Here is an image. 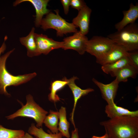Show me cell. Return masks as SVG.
<instances>
[{
  "mask_svg": "<svg viewBox=\"0 0 138 138\" xmlns=\"http://www.w3.org/2000/svg\"><path fill=\"white\" fill-rule=\"evenodd\" d=\"M108 138H138V117H116L100 123Z\"/></svg>",
  "mask_w": 138,
  "mask_h": 138,
  "instance_id": "cell-1",
  "label": "cell"
},
{
  "mask_svg": "<svg viewBox=\"0 0 138 138\" xmlns=\"http://www.w3.org/2000/svg\"><path fill=\"white\" fill-rule=\"evenodd\" d=\"M15 49L8 52L1 57L0 59V93L7 96L10 95L6 90V88L11 86H17L25 83L35 77L37 74L34 72L17 76L13 75L6 70V60Z\"/></svg>",
  "mask_w": 138,
  "mask_h": 138,
  "instance_id": "cell-2",
  "label": "cell"
},
{
  "mask_svg": "<svg viewBox=\"0 0 138 138\" xmlns=\"http://www.w3.org/2000/svg\"><path fill=\"white\" fill-rule=\"evenodd\" d=\"M114 43L124 48L128 52L138 50V25L135 22L107 36Z\"/></svg>",
  "mask_w": 138,
  "mask_h": 138,
  "instance_id": "cell-3",
  "label": "cell"
},
{
  "mask_svg": "<svg viewBox=\"0 0 138 138\" xmlns=\"http://www.w3.org/2000/svg\"><path fill=\"white\" fill-rule=\"evenodd\" d=\"M56 14L50 12L45 18H42L41 23V28L44 30L53 29L56 31L57 36L63 37L64 34L75 33L77 30L76 26L69 23L59 14V10H54Z\"/></svg>",
  "mask_w": 138,
  "mask_h": 138,
  "instance_id": "cell-4",
  "label": "cell"
},
{
  "mask_svg": "<svg viewBox=\"0 0 138 138\" xmlns=\"http://www.w3.org/2000/svg\"><path fill=\"white\" fill-rule=\"evenodd\" d=\"M26 104L16 112L6 117L8 119H13L18 117H28L33 119L37 123L36 126L42 127L43 121L48 112L43 109L34 101L30 94L26 96Z\"/></svg>",
  "mask_w": 138,
  "mask_h": 138,
  "instance_id": "cell-5",
  "label": "cell"
},
{
  "mask_svg": "<svg viewBox=\"0 0 138 138\" xmlns=\"http://www.w3.org/2000/svg\"><path fill=\"white\" fill-rule=\"evenodd\" d=\"M114 44L107 37L94 36L88 40L86 46V52L95 57L97 62L111 50Z\"/></svg>",
  "mask_w": 138,
  "mask_h": 138,
  "instance_id": "cell-6",
  "label": "cell"
},
{
  "mask_svg": "<svg viewBox=\"0 0 138 138\" xmlns=\"http://www.w3.org/2000/svg\"><path fill=\"white\" fill-rule=\"evenodd\" d=\"M88 38L79 31L75 33L72 36L65 38L63 39L64 50L72 49L76 51L80 54L83 55L86 52Z\"/></svg>",
  "mask_w": 138,
  "mask_h": 138,
  "instance_id": "cell-7",
  "label": "cell"
},
{
  "mask_svg": "<svg viewBox=\"0 0 138 138\" xmlns=\"http://www.w3.org/2000/svg\"><path fill=\"white\" fill-rule=\"evenodd\" d=\"M38 56L43 54H48L52 50L63 48L64 42L55 41L42 34L34 33Z\"/></svg>",
  "mask_w": 138,
  "mask_h": 138,
  "instance_id": "cell-8",
  "label": "cell"
},
{
  "mask_svg": "<svg viewBox=\"0 0 138 138\" xmlns=\"http://www.w3.org/2000/svg\"><path fill=\"white\" fill-rule=\"evenodd\" d=\"M93 82L99 88L102 98L108 105L114 103V100L117 95L119 83L115 79L110 83L104 84L93 78Z\"/></svg>",
  "mask_w": 138,
  "mask_h": 138,
  "instance_id": "cell-9",
  "label": "cell"
},
{
  "mask_svg": "<svg viewBox=\"0 0 138 138\" xmlns=\"http://www.w3.org/2000/svg\"><path fill=\"white\" fill-rule=\"evenodd\" d=\"M91 9L86 5L78 11L77 16L74 18L72 23L77 27L83 34L86 35L88 33Z\"/></svg>",
  "mask_w": 138,
  "mask_h": 138,
  "instance_id": "cell-10",
  "label": "cell"
},
{
  "mask_svg": "<svg viewBox=\"0 0 138 138\" xmlns=\"http://www.w3.org/2000/svg\"><path fill=\"white\" fill-rule=\"evenodd\" d=\"M67 82V84L71 90L74 98V104L72 112L71 115V121L72 123L75 128L74 120V114L76 106L79 99L82 96L87 95L88 93L94 91L93 89L89 88L86 89H82L77 86L75 84V81L78 79L77 77L73 76L68 79L66 77L63 78Z\"/></svg>",
  "mask_w": 138,
  "mask_h": 138,
  "instance_id": "cell-11",
  "label": "cell"
},
{
  "mask_svg": "<svg viewBox=\"0 0 138 138\" xmlns=\"http://www.w3.org/2000/svg\"><path fill=\"white\" fill-rule=\"evenodd\" d=\"M49 1V0H18L14 2L13 6H16L24 2H28L31 3L35 9V25L36 27H38L40 26L43 15H47L50 12V10L47 8Z\"/></svg>",
  "mask_w": 138,
  "mask_h": 138,
  "instance_id": "cell-12",
  "label": "cell"
},
{
  "mask_svg": "<svg viewBox=\"0 0 138 138\" xmlns=\"http://www.w3.org/2000/svg\"><path fill=\"white\" fill-rule=\"evenodd\" d=\"M128 53L123 47L114 43L111 50L96 62L101 65L110 63L128 56Z\"/></svg>",
  "mask_w": 138,
  "mask_h": 138,
  "instance_id": "cell-13",
  "label": "cell"
},
{
  "mask_svg": "<svg viewBox=\"0 0 138 138\" xmlns=\"http://www.w3.org/2000/svg\"><path fill=\"white\" fill-rule=\"evenodd\" d=\"M123 17L122 20L116 24L115 27L117 31L120 30L127 25L135 22L138 18V4L134 5L131 3L129 9L123 10Z\"/></svg>",
  "mask_w": 138,
  "mask_h": 138,
  "instance_id": "cell-14",
  "label": "cell"
},
{
  "mask_svg": "<svg viewBox=\"0 0 138 138\" xmlns=\"http://www.w3.org/2000/svg\"><path fill=\"white\" fill-rule=\"evenodd\" d=\"M105 111L110 119L124 116L138 117V110L130 111L117 106L114 103L111 105L107 104L105 107Z\"/></svg>",
  "mask_w": 138,
  "mask_h": 138,
  "instance_id": "cell-15",
  "label": "cell"
},
{
  "mask_svg": "<svg viewBox=\"0 0 138 138\" xmlns=\"http://www.w3.org/2000/svg\"><path fill=\"white\" fill-rule=\"evenodd\" d=\"M138 73V70L132 65L129 64L110 74L112 77H116V79L120 83L121 82H127L129 77L135 78Z\"/></svg>",
  "mask_w": 138,
  "mask_h": 138,
  "instance_id": "cell-16",
  "label": "cell"
},
{
  "mask_svg": "<svg viewBox=\"0 0 138 138\" xmlns=\"http://www.w3.org/2000/svg\"><path fill=\"white\" fill-rule=\"evenodd\" d=\"M34 28L33 27L28 36L19 38L21 43L27 48V56L30 57L38 56L34 38Z\"/></svg>",
  "mask_w": 138,
  "mask_h": 138,
  "instance_id": "cell-17",
  "label": "cell"
},
{
  "mask_svg": "<svg viewBox=\"0 0 138 138\" xmlns=\"http://www.w3.org/2000/svg\"><path fill=\"white\" fill-rule=\"evenodd\" d=\"M129 64L132 65L128 56L113 62L102 65L101 69L105 73L110 74Z\"/></svg>",
  "mask_w": 138,
  "mask_h": 138,
  "instance_id": "cell-18",
  "label": "cell"
},
{
  "mask_svg": "<svg viewBox=\"0 0 138 138\" xmlns=\"http://www.w3.org/2000/svg\"><path fill=\"white\" fill-rule=\"evenodd\" d=\"M58 112L59 120L58 123V131L63 136L70 138V135L69 129L70 124L67 119L66 108L62 106Z\"/></svg>",
  "mask_w": 138,
  "mask_h": 138,
  "instance_id": "cell-19",
  "label": "cell"
},
{
  "mask_svg": "<svg viewBox=\"0 0 138 138\" xmlns=\"http://www.w3.org/2000/svg\"><path fill=\"white\" fill-rule=\"evenodd\" d=\"M48 132V133L45 132L41 128L37 127L34 123L31 124L28 130L30 134L36 138H62L63 137L59 132L56 133H52L49 130Z\"/></svg>",
  "mask_w": 138,
  "mask_h": 138,
  "instance_id": "cell-20",
  "label": "cell"
},
{
  "mask_svg": "<svg viewBox=\"0 0 138 138\" xmlns=\"http://www.w3.org/2000/svg\"><path fill=\"white\" fill-rule=\"evenodd\" d=\"M59 119L58 112L50 110L49 114L45 118L43 123L52 133H57L59 132L58 127Z\"/></svg>",
  "mask_w": 138,
  "mask_h": 138,
  "instance_id": "cell-21",
  "label": "cell"
},
{
  "mask_svg": "<svg viewBox=\"0 0 138 138\" xmlns=\"http://www.w3.org/2000/svg\"><path fill=\"white\" fill-rule=\"evenodd\" d=\"M67 82L62 79L52 82L50 87V93L48 95V99L51 101L55 102L60 100V98L56 93L57 91L67 84Z\"/></svg>",
  "mask_w": 138,
  "mask_h": 138,
  "instance_id": "cell-22",
  "label": "cell"
},
{
  "mask_svg": "<svg viewBox=\"0 0 138 138\" xmlns=\"http://www.w3.org/2000/svg\"><path fill=\"white\" fill-rule=\"evenodd\" d=\"M24 134L23 130L8 129L0 124V138H18Z\"/></svg>",
  "mask_w": 138,
  "mask_h": 138,
  "instance_id": "cell-23",
  "label": "cell"
},
{
  "mask_svg": "<svg viewBox=\"0 0 138 138\" xmlns=\"http://www.w3.org/2000/svg\"><path fill=\"white\" fill-rule=\"evenodd\" d=\"M128 56L132 65L138 70V50L129 52Z\"/></svg>",
  "mask_w": 138,
  "mask_h": 138,
  "instance_id": "cell-24",
  "label": "cell"
},
{
  "mask_svg": "<svg viewBox=\"0 0 138 138\" xmlns=\"http://www.w3.org/2000/svg\"><path fill=\"white\" fill-rule=\"evenodd\" d=\"M86 5L85 2L82 0H71L70 6L73 8L77 10L78 11Z\"/></svg>",
  "mask_w": 138,
  "mask_h": 138,
  "instance_id": "cell-25",
  "label": "cell"
},
{
  "mask_svg": "<svg viewBox=\"0 0 138 138\" xmlns=\"http://www.w3.org/2000/svg\"><path fill=\"white\" fill-rule=\"evenodd\" d=\"M71 0H61V2L63 7L64 14L66 15L68 14L69 7L70 6Z\"/></svg>",
  "mask_w": 138,
  "mask_h": 138,
  "instance_id": "cell-26",
  "label": "cell"
},
{
  "mask_svg": "<svg viewBox=\"0 0 138 138\" xmlns=\"http://www.w3.org/2000/svg\"><path fill=\"white\" fill-rule=\"evenodd\" d=\"M7 38V37L6 36L4 38V41L0 48V59L1 57V54L3 53L6 49V46L5 43V41Z\"/></svg>",
  "mask_w": 138,
  "mask_h": 138,
  "instance_id": "cell-27",
  "label": "cell"
},
{
  "mask_svg": "<svg viewBox=\"0 0 138 138\" xmlns=\"http://www.w3.org/2000/svg\"><path fill=\"white\" fill-rule=\"evenodd\" d=\"M71 138H79L77 128H75L74 130L72 131Z\"/></svg>",
  "mask_w": 138,
  "mask_h": 138,
  "instance_id": "cell-28",
  "label": "cell"
},
{
  "mask_svg": "<svg viewBox=\"0 0 138 138\" xmlns=\"http://www.w3.org/2000/svg\"><path fill=\"white\" fill-rule=\"evenodd\" d=\"M18 138H36L33 137L31 135L29 134L28 133H26L23 136Z\"/></svg>",
  "mask_w": 138,
  "mask_h": 138,
  "instance_id": "cell-29",
  "label": "cell"
},
{
  "mask_svg": "<svg viewBox=\"0 0 138 138\" xmlns=\"http://www.w3.org/2000/svg\"><path fill=\"white\" fill-rule=\"evenodd\" d=\"M91 138H108L107 134L105 133L103 135L100 136H93Z\"/></svg>",
  "mask_w": 138,
  "mask_h": 138,
  "instance_id": "cell-30",
  "label": "cell"
}]
</instances>
